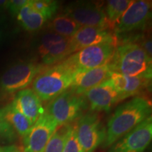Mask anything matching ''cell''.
Here are the masks:
<instances>
[{"label": "cell", "instance_id": "6da1fadb", "mask_svg": "<svg viewBox=\"0 0 152 152\" xmlns=\"http://www.w3.org/2000/svg\"><path fill=\"white\" fill-rule=\"evenodd\" d=\"M151 104L143 96H134L119 106L106 128L103 147H109L151 115Z\"/></svg>", "mask_w": 152, "mask_h": 152}, {"label": "cell", "instance_id": "7a4b0ae2", "mask_svg": "<svg viewBox=\"0 0 152 152\" xmlns=\"http://www.w3.org/2000/svg\"><path fill=\"white\" fill-rule=\"evenodd\" d=\"M108 65L114 73L151 79V57L137 43L125 42L116 47Z\"/></svg>", "mask_w": 152, "mask_h": 152}, {"label": "cell", "instance_id": "3957f363", "mask_svg": "<svg viewBox=\"0 0 152 152\" xmlns=\"http://www.w3.org/2000/svg\"><path fill=\"white\" fill-rule=\"evenodd\" d=\"M77 71L66 59L45 68L33 81V90L42 102L52 101L71 86Z\"/></svg>", "mask_w": 152, "mask_h": 152}, {"label": "cell", "instance_id": "277c9868", "mask_svg": "<svg viewBox=\"0 0 152 152\" xmlns=\"http://www.w3.org/2000/svg\"><path fill=\"white\" fill-rule=\"evenodd\" d=\"M87 107L84 95L77 94L69 88L51 101L46 111L58 126L74 123L82 116Z\"/></svg>", "mask_w": 152, "mask_h": 152}, {"label": "cell", "instance_id": "5b68a950", "mask_svg": "<svg viewBox=\"0 0 152 152\" xmlns=\"http://www.w3.org/2000/svg\"><path fill=\"white\" fill-rule=\"evenodd\" d=\"M44 68L43 65L30 61L14 64L0 77V90L4 93L11 94L27 89Z\"/></svg>", "mask_w": 152, "mask_h": 152}, {"label": "cell", "instance_id": "8992f818", "mask_svg": "<svg viewBox=\"0 0 152 152\" xmlns=\"http://www.w3.org/2000/svg\"><path fill=\"white\" fill-rule=\"evenodd\" d=\"M115 43H101L85 47L66 58L77 71L97 68L109 64L116 48Z\"/></svg>", "mask_w": 152, "mask_h": 152}, {"label": "cell", "instance_id": "52a82bcc", "mask_svg": "<svg viewBox=\"0 0 152 152\" xmlns=\"http://www.w3.org/2000/svg\"><path fill=\"white\" fill-rule=\"evenodd\" d=\"M77 135L83 152H94L103 144L106 128L95 113H88L80 118L76 123Z\"/></svg>", "mask_w": 152, "mask_h": 152}, {"label": "cell", "instance_id": "ba28073f", "mask_svg": "<svg viewBox=\"0 0 152 152\" xmlns=\"http://www.w3.org/2000/svg\"><path fill=\"white\" fill-rule=\"evenodd\" d=\"M64 15L73 19L81 27L111 28L104 9L94 2L80 1L71 4L66 7Z\"/></svg>", "mask_w": 152, "mask_h": 152}, {"label": "cell", "instance_id": "9c48e42d", "mask_svg": "<svg viewBox=\"0 0 152 152\" xmlns=\"http://www.w3.org/2000/svg\"><path fill=\"white\" fill-rule=\"evenodd\" d=\"M152 139V117L136 126L110 147L109 152H144Z\"/></svg>", "mask_w": 152, "mask_h": 152}, {"label": "cell", "instance_id": "30bf717a", "mask_svg": "<svg viewBox=\"0 0 152 152\" xmlns=\"http://www.w3.org/2000/svg\"><path fill=\"white\" fill-rule=\"evenodd\" d=\"M151 16V1L146 0L132 1L114 26L115 34L130 33L144 29Z\"/></svg>", "mask_w": 152, "mask_h": 152}, {"label": "cell", "instance_id": "8fae6325", "mask_svg": "<svg viewBox=\"0 0 152 152\" xmlns=\"http://www.w3.org/2000/svg\"><path fill=\"white\" fill-rule=\"evenodd\" d=\"M58 124L45 111L23 137V152H43Z\"/></svg>", "mask_w": 152, "mask_h": 152}, {"label": "cell", "instance_id": "7c38bea8", "mask_svg": "<svg viewBox=\"0 0 152 152\" xmlns=\"http://www.w3.org/2000/svg\"><path fill=\"white\" fill-rule=\"evenodd\" d=\"M83 95L92 112H109L115 104L122 101L121 95L109 78Z\"/></svg>", "mask_w": 152, "mask_h": 152}, {"label": "cell", "instance_id": "4fadbf2b", "mask_svg": "<svg viewBox=\"0 0 152 152\" xmlns=\"http://www.w3.org/2000/svg\"><path fill=\"white\" fill-rule=\"evenodd\" d=\"M72 53L85 47L101 43L116 44V37L109 28L99 27H80L70 38Z\"/></svg>", "mask_w": 152, "mask_h": 152}, {"label": "cell", "instance_id": "5bb4252c", "mask_svg": "<svg viewBox=\"0 0 152 152\" xmlns=\"http://www.w3.org/2000/svg\"><path fill=\"white\" fill-rule=\"evenodd\" d=\"M111 72L108 64L92 69L77 71L70 89L77 94H83L109 79Z\"/></svg>", "mask_w": 152, "mask_h": 152}, {"label": "cell", "instance_id": "9a60e30c", "mask_svg": "<svg viewBox=\"0 0 152 152\" xmlns=\"http://www.w3.org/2000/svg\"><path fill=\"white\" fill-rule=\"evenodd\" d=\"M11 103L33 125L45 112L40 99L32 89L19 91Z\"/></svg>", "mask_w": 152, "mask_h": 152}, {"label": "cell", "instance_id": "2e32d148", "mask_svg": "<svg viewBox=\"0 0 152 152\" xmlns=\"http://www.w3.org/2000/svg\"><path fill=\"white\" fill-rule=\"evenodd\" d=\"M109 79L119 92L122 100L140 94L147 88L151 83V80L130 77L114 72H111Z\"/></svg>", "mask_w": 152, "mask_h": 152}, {"label": "cell", "instance_id": "e0dca14e", "mask_svg": "<svg viewBox=\"0 0 152 152\" xmlns=\"http://www.w3.org/2000/svg\"><path fill=\"white\" fill-rule=\"evenodd\" d=\"M16 18L21 27L29 32H36L40 30L47 21L45 16L32 7L30 0H28L27 4L20 9Z\"/></svg>", "mask_w": 152, "mask_h": 152}, {"label": "cell", "instance_id": "ac0fdd59", "mask_svg": "<svg viewBox=\"0 0 152 152\" xmlns=\"http://www.w3.org/2000/svg\"><path fill=\"white\" fill-rule=\"evenodd\" d=\"M3 111L7 122L17 133L24 137L33 125L28 121L27 118L14 107L12 103L4 107Z\"/></svg>", "mask_w": 152, "mask_h": 152}, {"label": "cell", "instance_id": "d6986e66", "mask_svg": "<svg viewBox=\"0 0 152 152\" xmlns=\"http://www.w3.org/2000/svg\"><path fill=\"white\" fill-rule=\"evenodd\" d=\"M72 54L70 38H65L53 45L41 60L44 66L49 67L62 61Z\"/></svg>", "mask_w": 152, "mask_h": 152}, {"label": "cell", "instance_id": "ffe728a7", "mask_svg": "<svg viewBox=\"0 0 152 152\" xmlns=\"http://www.w3.org/2000/svg\"><path fill=\"white\" fill-rule=\"evenodd\" d=\"M81 26L73 19L65 15H61L50 20L48 28L50 31L65 38H71Z\"/></svg>", "mask_w": 152, "mask_h": 152}, {"label": "cell", "instance_id": "44dd1931", "mask_svg": "<svg viewBox=\"0 0 152 152\" xmlns=\"http://www.w3.org/2000/svg\"><path fill=\"white\" fill-rule=\"evenodd\" d=\"M132 3V0H111L107 1L104 11L111 28H114L118 20Z\"/></svg>", "mask_w": 152, "mask_h": 152}, {"label": "cell", "instance_id": "7402d4cb", "mask_svg": "<svg viewBox=\"0 0 152 152\" xmlns=\"http://www.w3.org/2000/svg\"><path fill=\"white\" fill-rule=\"evenodd\" d=\"M72 123L58 125L43 152H62Z\"/></svg>", "mask_w": 152, "mask_h": 152}, {"label": "cell", "instance_id": "603a6c76", "mask_svg": "<svg viewBox=\"0 0 152 152\" xmlns=\"http://www.w3.org/2000/svg\"><path fill=\"white\" fill-rule=\"evenodd\" d=\"M30 4L47 20L53 18L59 6L58 1L53 0H30Z\"/></svg>", "mask_w": 152, "mask_h": 152}, {"label": "cell", "instance_id": "cb8c5ba5", "mask_svg": "<svg viewBox=\"0 0 152 152\" xmlns=\"http://www.w3.org/2000/svg\"><path fill=\"white\" fill-rule=\"evenodd\" d=\"M65 37H62L58 34L53 33L52 31L47 32L41 35L39 39V43H38L37 51L38 55L41 57V58L47 54L49 49L52 47L55 44L59 42Z\"/></svg>", "mask_w": 152, "mask_h": 152}, {"label": "cell", "instance_id": "d4e9b609", "mask_svg": "<svg viewBox=\"0 0 152 152\" xmlns=\"http://www.w3.org/2000/svg\"><path fill=\"white\" fill-rule=\"evenodd\" d=\"M62 152H83L77 139L76 123H72Z\"/></svg>", "mask_w": 152, "mask_h": 152}, {"label": "cell", "instance_id": "484cf974", "mask_svg": "<svg viewBox=\"0 0 152 152\" xmlns=\"http://www.w3.org/2000/svg\"><path fill=\"white\" fill-rule=\"evenodd\" d=\"M15 132L16 131L6 120L3 108H1L0 109V139L11 141L16 137Z\"/></svg>", "mask_w": 152, "mask_h": 152}, {"label": "cell", "instance_id": "4316f807", "mask_svg": "<svg viewBox=\"0 0 152 152\" xmlns=\"http://www.w3.org/2000/svg\"><path fill=\"white\" fill-rule=\"evenodd\" d=\"M28 2V0H11V1H8L7 9L12 16H16L20 9L25 5L27 4Z\"/></svg>", "mask_w": 152, "mask_h": 152}, {"label": "cell", "instance_id": "83f0119b", "mask_svg": "<svg viewBox=\"0 0 152 152\" xmlns=\"http://www.w3.org/2000/svg\"><path fill=\"white\" fill-rule=\"evenodd\" d=\"M7 19L5 17L0 16V46L5 41L7 35Z\"/></svg>", "mask_w": 152, "mask_h": 152}, {"label": "cell", "instance_id": "f1b7e54d", "mask_svg": "<svg viewBox=\"0 0 152 152\" xmlns=\"http://www.w3.org/2000/svg\"><path fill=\"white\" fill-rule=\"evenodd\" d=\"M0 152H23V149L17 146H0Z\"/></svg>", "mask_w": 152, "mask_h": 152}, {"label": "cell", "instance_id": "f546056e", "mask_svg": "<svg viewBox=\"0 0 152 152\" xmlns=\"http://www.w3.org/2000/svg\"><path fill=\"white\" fill-rule=\"evenodd\" d=\"M7 4L8 1H2L0 0V11H3L4 9H7Z\"/></svg>", "mask_w": 152, "mask_h": 152}]
</instances>
